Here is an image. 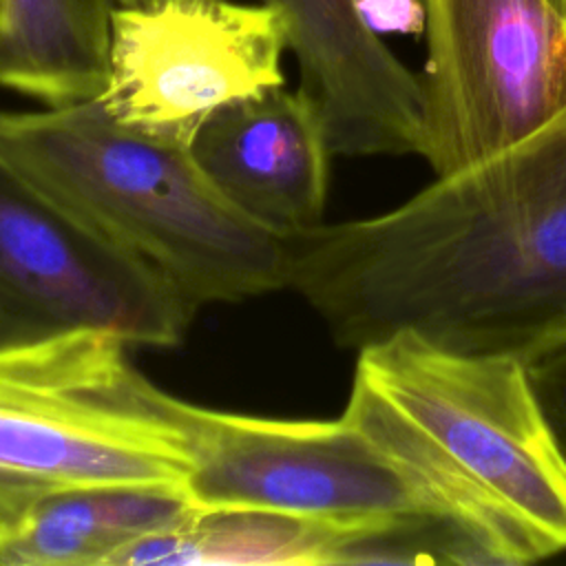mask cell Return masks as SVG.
<instances>
[{"instance_id":"cell-1","label":"cell","mask_w":566,"mask_h":566,"mask_svg":"<svg viewBox=\"0 0 566 566\" xmlns=\"http://www.w3.org/2000/svg\"><path fill=\"white\" fill-rule=\"evenodd\" d=\"M285 239V287L340 347L411 329L526 358L566 338V111L394 210Z\"/></svg>"},{"instance_id":"cell-2","label":"cell","mask_w":566,"mask_h":566,"mask_svg":"<svg viewBox=\"0 0 566 566\" xmlns=\"http://www.w3.org/2000/svg\"><path fill=\"white\" fill-rule=\"evenodd\" d=\"M343 418L504 566L566 551V467L524 358L402 329L358 349Z\"/></svg>"},{"instance_id":"cell-3","label":"cell","mask_w":566,"mask_h":566,"mask_svg":"<svg viewBox=\"0 0 566 566\" xmlns=\"http://www.w3.org/2000/svg\"><path fill=\"white\" fill-rule=\"evenodd\" d=\"M0 155L195 307L285 287V237L230 206L188 144L122 124L99 99L0 113Z\"/></svg>"},{"instance_id":"cell-4","label":"cell","mask_w":566,"mask_h":566,"mask_svg":"<svg viewBox=\"0 0 566 566\" xmlns=\"http://www.w3.org/2000/svg\"><path fill=\"white\" fill-rule=\"evenodd\" d=\"M126 340L80 329L0 347V551L60 491L179 484L192 405L153 385Z\"/></svg>"},{"instance_id":"cell-5","label":"cell","mask_w":566,"mask_h":566,"mask_svg":"<svg viewBox=\"0 0 566 566\" xmlns=\"http://www.w3.org/2000/svg\"><path fill=\"white\" fill-rule=\"evenodd\" d=\"M195 314L170 281L0 155V347L102 329L177 345Z\"/></svg>"},{"instance_id":"cell-6","label":"cell","mask_w":566,"mask_h":566,"mask_svg":"<svg viewBox=\"0 0 566 566\" xmlns=\"http://www.w3.org/2000/svg\"><path fill=\"white\" fill-rule=\"evenodd\" d=\"M422 157L486 161L566 111V18L553 0H424Z\"/></svg>"},{"instance_id":"cell-7","label":"cell","mask_w":566,"mask_h":566,"mask_svg":"<svg viewBox=\"0 0 566 566\" xmlns=\"http://www.w3.org/2000/svg\"><path fill=\"white\" fill-rule=\"evenodd\" d=\"M287 31L263 2L146 0L113 4L104 111L188 144L223 104L283 84Z\"/></svg>"},{"instance_id":"cell-8","label":"cell","mask_w":566,"mask_h":566,"mask_svg":"<svg viewBox=\"0 0 566 566\" xmlns=\"http://www.w3.org/2000/svg\"><path fill=\"white\" fill-rule=\"evenodd\" d=\"M184 489L201 511L263 509L340 528L429 504L343 416L270 420L197 405L192 467Z\"/></svg>"},{"instance_id":"cell-9","label":"cell","mask_w":566,"mask_h":566,"mask_svg":"<svg viewBox=\"0 0 566 566\" xmlns=\"http://www.w3.org/2000/svg\"><path fill=\"white\" fill-rule=\"evenodd\" d=\"M285 22L298 93L332 155H420L424 93L367 24L356 0H261Z\"/></svg>"},{"instance_id":"cell-10","label":"cell","mask_w":566,"mask_h":566,"mask_svg":"<svg viewBox=\"0 0 566 566\" xmlns=\"http://www.w3.org/2000/svg\"><path fill=\"white\" fill-rule=\"evenodd\" d=\"M188 150L221 197L256 226L292 237L323 223L329 148L298 91L272 86L210 113Z\"/></svg>"},{"instance_id":"cell-11","label":"cell","mask_w":566,"mask_h":566,"mask_svg":"<svg viewBox=\"0 0 566 566\" xmlns=\"http://www.w3.org/2000/svg\"><path fill=\"white\" fill-rule=\"evenodd\" d=\"M115 0H0V86L69 106L106 86Z\"/></svg>"},{"instance_id":"cell-12","label":"cell","mask_w":566,"mask_h":566,"mask_svg":"<svg viewBox=\"0 0 566 566\" xmlns=\"http://www.w3.org/2000/svg\"><path fill=\"white\" fill-rule=\"evenodd\" d=\"M338 531L340 526L276 511L208 509L177 531L126 544L111 566H323Z\"/></svg>"},{"instance_id":"cell-13","label":"cell","mask_w":566,"mask_h":566,"mask_svg":"<svg viewBox=\"0 0 566 566\" xmlns=\"http://www.w3.org/2000/svg\"><path fill=\"white\" fill-rule=\"evenodd\" d=\"M130 542L111 486L44 497L22 533L0 551L2 566H97Z\"/></svg>"},{"instance_id":"cell-14","label":"cell","mask_w":566,"mask_h":566,"mask_svg":"<svg viewBox=\"0 0 566 566\" xmlns=\"http://www.w3.org/2000/svg\"><path fill=\"white\" fill-rule=\"evenodd\" d=\"M327 564L504 566L471 526L431 504L340 528L323 555V566Z\"/></svg>"},{"instance_id":"cell-15","label":"cell","mask_w":566,"mask_h":566,"mask_svg":"<svg viewBox=\"0 0 566 566\" xmlns=\"http://www.w3.org/2000/svg\"><path fill=\"white\" fill-rule=\"evenodd\" d=\"M524 365L546 427L566 467V338L533 352L524 358Z\"/></svg>"},{"instance_id":"cell-16","label":"cell","mask_w":566,"mask_h":566,"mask_svg":"<svg viewBox=\"0 0 566 566\" xmlns=\"http://www.w3.org/2000/svg\"><path fill=\"white\" fill-rule=\"evenodd\" d=\"M553 4L559 9V13L566 18V0H553Z\"/></svg>"},{"instance_id":"cell-17","label":"cell","mask_w":566,"mask_h":566,"mask_svg":"<svg viewBox=\"0 0 566 566\" xmlns=\"http://www.w3.org/2000/svg\"><path fill=\"white\" fill-rule=\"evenodd\" d=\"M137 2H146V0H115V4H137Z\"/></svg>"}]
</instances>
